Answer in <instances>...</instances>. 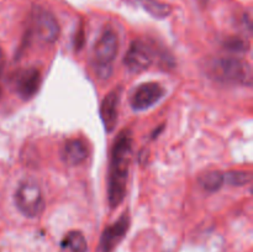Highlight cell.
Returning a JSON list of instances; mask_svg holds the SVG:
<instances>
[{
  "instance_id": "obj_11",
  "label": "cell",
  "mask_w": 253,
  "mask_h": 252,
  "mask_svg": "<svg viewBox=\"0 0 253 252\" xmlns=\"http://www.w3.org/2000/svg\"><path fill=\"white\" fill-rule=\"evenodd\" d=\"M88 157V150L83 141L72 138L63 145L62 158L69 166H78L83 163Z\"/></svg>"
},
{
  "instance_id": "obj_14",
  "label": "cell",
  "mask_w": 253,
  "mask_h": 252,
  "mask_svg": "<svg viewBox=\"0 0 253 252\" xmlns=\"http://www.w3.org/2000/svg\"><path fill=\"white\" fill-rule=\"evenodd\" d=\"M225 182L224 173L220 170H208L199 177V183L208 192H216Z\"/></svg>"
},
{
  "instance_id": "obj_6",
  "label": "cell",
  "mask_w": 253,
  "mask_h": 252,
  "mask_svg": "<svg viewBox=\"0 0 253 252\" xmlns=\"http://www.w3.org/2000/svg\"><path fill=\"white\" fill-rule=\"evenodd\" d=\"M15 204L22 215L36 217L44 209V200L41 189L36 183L24 182L15 192Z\"/></svg>"
},
{
  "instance_id": "obj_12",
  "label": "cell",
  "mask_w": 253,
  "mask_h": 252,
  "mask_svg": "<svg viewBox=\"0 0 253 252\" xmlns=\"http://www.w3.org/2000/svg\"><path fill=\"white\" fill-rule=\"evenodd\" d=\"M62 252H86L88 251V244L81 231H69L64 235L61 241Z\"/></svg>"
},
{
  "instance_id": "obj_9",
  "label": "cell",
  "mask_w": 253,
  "mask_h": 252,
  "mask_svg": "<svg viewBox=\"0 0 253 252\" xmlns=\"http://www.w3.org/2000/svg\"><path fill=\"white\" fill-rule=\"evenodd\" d=\"M130 227V216L127 214H123L114 224L105 227L100 237L99 251L100 252H113L115 247L123 241Z\"/></svg>"
},
{
  "instance_id": "obj_5",
  "label": "cell",
  "mask_w": 253,
  "mask_h": 252,
  "mask_svg": "<svg viewBox=\"0 0 253 252\" xmlns=\"http://www.w3.org/2000/svg\"><path fill=\"white\" fill-rule=\"evenodd\" d=\"M214 74L222 82L227 83H239L246 85H251L252 83V72L250 64L235 57H225L215 62Z\"/></svg>"
},
{
  "instance_id": "obj_8",
  "label": "cell",
  "mask_w": 253,
  "mask_h": 252,
  "mask_svg": "<svg viewBox=\"0 0 253 252\" xmlns=\"http://www.w3.org/2000/svg\"><path fill=\"white\" fill-rule=\"evenodd\" d=\"M41 72L36 67L21 69L14 77V86L17 95L24 100L34 98L41 85Z\"/></svg>"
},
{
  "instance_id": "obj_17",
  "label": "cell",
  "mask_w": 253,
  "mask_h": 252,
  "mask_svg": "<svg viewBox=\"0 0 253 252\" xmlns=\"http://www.w3.org/2000/svg\"><path fill=\"white\" fill-rule=\"evenodd\" d=\"M4 67H5V56L2 49L0 48V94H1V78H2V73H4Z\"/></svg>"
},
{
  "instance_id": "obj_2",
  "label": "cell",
  "mask_w": 253,
  "mask_h": 252,
  "mask_svg": "<svg viewBox=\"0 0 253 252\" xmlns=\"http://www.w3.org/2000/svg\"><path fill=\"white\" fill-rule=\"evenodd\" d=\"M59 25L56 17L43 7H34L30 16L29 26L26 30L25 41L30 42L36 40L43 43H53L59 36Z\"/></svg>"
},
{
  "instance_id": "obj_10",
  "label": "cell",
  "mask_w": 253,
  "mask_h": 252,
  "mask_svg": "<svg viewBox=\"0 0 253 252\" xmlns=\"http://www.w3.org/2000/svg\"><path fill=\"white\" fill-rule=\"evenodd\" d=\"M119 104H120V89L111 90L101 101L100 116L108 132H111L118 124Z\"/></svg>"
},
{
  "instance_id": "obj_16",
  "label": "cell",
  "mask_w": 253,
  "mask_h": 252,
  "mask_svg": "<svg viewBox=\"0 0 253 252\" xmlns=\"http://www.w3.org/2000/svg\"><path fill=\"white\" fill-rule=\"evenodd\" d=\"M225 46H226L227 49H230L232 52H245L249 49V44L242 39H239V37H231V39H229L225 42Z\"/></svg>"
},
{
  "instance_id": "obj_13",
  "label": "cell",
  "mask_w": 253,
  "mask_h": 252,
  "mask_svg": "<svg viewBox=\"0 0 253 252\" xmlns=\"http://www.w3.org/2000/svg\"><path fill=\"white\" fill-rule=\"evenodd\" d=\"M130 1L136 5H140L148 14L152 15L153 17H157V19L167 17L172 12V7L169 5L158 1V0H130Z\"/></svg>"
},
{
  "instance_id": "obj_1",
  "label": "cell",
  "mask_w": 253,
  "mask_h": 252,
  "mask_svg": "<svg viewBox=\"0 0 253 252\" xmlns=\"http://www.w3.org/2000/svg\"><path fill=\"white\" fill-rule=\"evenodd\" d=\"M132 155V135L130 130H123L116 136L111 148L110 168L108 179V200L111 209H115L124 200L127 187Z\"/></svg>"
},
{
  "instance_id": "obj_3",
  "label": "cell",
  "mask_w": 253,
  "mask_h": 252,
  "mask_svg": "<svg viewBox=\"0 0 253 252\" xmlns=\"http://www.w3.org/2000/svg\"><path fill=\"white\" fill-rule=\"evenodd\" d=\"M119 49L118 35L111 29H105L94 44V68L96 73L103 78L110 76L113 63Z\"/></svg>"
},
{
  "instance_id": "obj_7",
  "label": "cell",
  "mask_w": 253,
  "mask_h": 252,
  "mask_svg": "<svg viewBox=\"0 0 253 252\" xmlns=\"http://www.w3.org/2000/svg\"><path fill=\"white\" fill-rule=\"evenodd\" d=\"M165 94V89L160 83L148 82L138 85L130 96V105L133 110L141 111L155 105Z\"/></svg>"
},
{
  "instance_id": "obj_15",
  "label": "cell",
  "mask_w": 253,
  "mask_h": 252,
  "mask_svg": "<svg viewBox=\"0 0 253 252\" xmlns=\"http://www.w3.org/2000/svg\"><path fill=\"white\" fill-rule=\"evenodd\" d=\"M224 178L230 185L242 187L251 182V173L245 172V170H231V172L224 173Z\"/></svg>"
},
{
  "instance_id": "obj_4",
  "label": "cell",
  "mask_w": 253,
  "mask_h": 252,
  "mask_svg": "<svg viewBox=\"0 0 253 252\" xmlns=\"http://www.w3.org/2000/svg\"><path fill=\"white\" fill-rule=\"evenodd\" d=\"M156 58H160L165 66H167V62L172 59L170 57H166V54L160 53L151 42L145 40H133L126 52L124 63L130 71L142 72L150 68L155 63Z\"/></svg>"
}]
</instances>
